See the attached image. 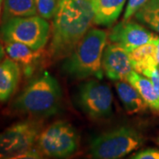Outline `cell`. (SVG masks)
Listing matches in <instances>:
<instances>
[{"mask_svg":"<svg viewBox=\"0 0 159 159\" xmlns=\"http://www.w3.org/2000/svg\"><path fill=\"white\" fill-rule=\"evenodd\" d=\"M116 89L120 101L128 114L140 113L148 108L138 90L127 80L117 81Z\"/></svg>","mask_w":159,"mask_h":159,"instance_id":"obj_15","label":"cell"},{"mask_svg":"<svg viewBox=\"0 0 159 159\" xmlns=\"http://www.w3.org/2000/svg\"><path fill=\"white\" fill-rule=\"evenodd\" d=\"M143 144L141 134L134 128L120 126L102 134L90 143L93 158L118 159L136 150Z\"/></svg>","mask_w":159,"mask_h":159,"instance_id":"obj_5","label":"cell"},{"mask_svg":"<svg viewBox=\"0 0 159 159\" xmlns=\"http://www.w3.org/2000/svg\"><path fill=\"white\" fill-rule=\"evenodd\" d=\"M112 99L111 88L97 80L86 81L78 92L80 108L92 119L110 117L112 113Z\"/></svg>","mask_w":159,"mask_h":159,"instance_id":"obj_8","label":"cell"},{"mask_svg":"<svg viewBox=\"0 0 159 159\" xmlns=\"http://www.w3.org/2000/svg\"><path fill=\"white\" fill-rule=\"evenodd\" d=\"M108 34L103 29H90L74 47L64 63L63 69L71 78L84 80L103 75L102 59Z\"/></svg>","mask_w":159,"mask_h":159,"instance_id":"obj_3","label":"cell"},{"mask_svg":"<svg viewBox=\"0 0 159 159\" xmlns=\"http://www.w3.org/2000/svg\"><path fill=\"white\" fill-rule=\"evenodd\" d=\"M93 22L91 0H59L53 17L51 57L59 59L69 56Z\"/></svg>","mask_w":159,"mask_h":159,"instance_id":"obj_1","label":"cell"},{"mask_svg":"<svg viewBox=\"0 0 159 159\" xmlns=\"http://www.w3.org/2000/svg\"><path fill=\"white\" fill-rule=\"evenodd\" d=\"M146 77H148V79H150V80L153 83L154 88L157 91V95L159 96V68L158 66L154 67L152 69H149L148 71H146L144 74H142Z\"/></svg>","mask_w":159,"mask_h":159,"instance_id":"obj_22","label":"cell"},{"mask_svg":"<svg viewBox=\"0 0 159 159\" xmlns=\"http://www.w3.org/2000/svg\"><path fill=\"white\" fill-rule=\"evenodd\" d=\"M148 0H128L123 20H129L134 15H135L137 11H139L142 6H144Z\"/></svg>","mask_w":159,"mask_h":159,"instance_id":"obj_20","label":"cell"},{"mask_svg":"<svg viewBox=\"0 0 159 159\" xmlns=\"http://www.w3.org/2000/svg\"><path fill=\"white\" fill-rule=\"evenodd\" d=\"M59 0H35L37 14L45 20L54 17L58 6Z\"/></svg>","mask_w":159,"mask_h":159,"instance_id":"obj_19","label":"cell"},{"mask_svg":"<svg viewBox=\"0 0 159 159\" xmlns=\"http://www.w3.org/2000/svg\"><path fill=\"white\" fill-rule=\"evenodd\" d=\"M131 158L134 159H159V149L148 148L134 154Z\"/></svg>","mask_w":159,"mask_h":159,"instance_id":"obj_21","label":"cell"},{"mask_svg":"<svg viewBox=\"0 0 159 159\" xmlns=\"http://www.w3.org/2000/svg\"><path fill=\"white\" fill-rule=\"evenodd\" d=\"M5 51L7 56L17 62L24 74L29 77L34 73L35 65L41 57V51H34L29 46L20 43H5Z\"/></svg>","mask_w":159,"mask_h":159,"instance_id":"obj_12","label":"cell"},{"mask_svg":"<svg viewBox=\"0 0 159 159\" xmlns=\"http://www.w3.org/2000/svg\"><path fill=\"white\" fill-rule=\"evenodd\" d=\"M79 135L73 125L66 121H57L41 131L37 148L52 158H66L79 148Z\"/></svg>","mask_w":159,"mask_h":159,"instance_id":"obj_6","label":"cell"},{"mask_svg":"<svg viewBox=\"0 0 159 159\" xmlns=\"http://www.w3.org/2000/svg\"><path fill=\"white\" fill-rule=\"evenodd\" d=\"M62 91L57 80L47 71L32 80L11 104V109L32 118H47L61 107Z\"/></svg>","mask_w":159,"mask_h":159,"instance_id":"obj_2","label":"cell"},{"mask_svg":"<svg viewBox=\"0 0 159 159\" xmlns=\"http://www.w3.org/2000/svg\"><path fill=\"white\" fill-rule=\"evenodd\" d=\"M102 71L111 80H126L134 71L129 52L117 43H111L105 47L102 59Z\"/></svg>","mask_w":159,"mask_h":159,"instance_id":"obj_10","label":"cell"},{"mask_svg":"<svg viewBox=\"0 0 159 159\" xmlns=\"http://www.w3.org/2000/svg\"><path fill=\"white\" fill-rule=\"evenodd\" d=\"M50 33V23L39 15L11 18L0 26V40L4 43H20L34 51L44 48Z\"/></svg>","mask_w":159,"mask_h":159,"instance_id":"obj_4","label":"cell"},{"mask_svg":"<svg viewBox=\"0 0 159 159\" xmlns=\"http://www.w3.org/2000/svg\"><path fill=\"white\" fill-rule=\"evenodd\" d=\"M126 0H91L94 11V23L110 27L121 13Z\"/></svg>","mask_w":159,"mask_h":159,"instance_id":"obj_13","label":"cell"},{"mask_svg":"<svg viewBox=\"0 0 159 159\" xmlns=\"http://www.w3.org/2000/svg\"><path fill=\"white\" fill-rule=\"evenodd\" d=\"M37 14L35 0H5L2 22L16 17H29Z\"/></svg>","mask_w":159,"mask_h":159,"instance_id":"obj_17","label":"cell"},{"mask_svg":"<svg viewBox=\"0 0 159 159\" xmlns=\"http://www.w3.org/2000/svg\"><path fill=\"white\" fill-rule=\"evenodd\" d=\"M159 37L136 48L129 53L134 71L143 74L146 71L159 66L157 62L156 51Z\"/></svg>","mask_w":159,"mask_h":159,"instance_id":"obj_14","label":"cell"},{"mask_svg":"<svg viewBox=\"0 0 159 159\" xmlns=\"http://www.w3.org/2000/svg\"><path fill=\"white\" fill-rule=\"evenodd\" d=\"M157 145L159 146V136H158V138H157Z\"/></svg>","mask_w":159,"mask_h":159,"instance_id":"obj_26","label":"cell"},{"mask_svg":"<svg viewBox=\"0 0 159 159\" xmlns=\"http://www.w3.org/2000/svg\"><path fill=\"white\" fill-rule=\"evenodd\" d=\"M135 18L159 34V0H148L135 13Z\"/></svg>","mask_w":159,"mask_h":159,"instance_id":"obj_18","label":"cell"},{"mask_svg":"<svg viewBox=\"0 0 159 159\" xmlns=\"http://www.w3.org/2000/svg\"><path fill=\"white\" fill-rule=\"evenodd\" d=\"M20 66L10 57L0 61V102H7L17 89L21 78Z\"/></svg>","mask_w":159,"mask_h":159,"instance_id":"obj_11","label":"cell"},{"mask_svg":"<svg viewBox=\"0 0 159 159\" xmlns=\"http://www.w3.org/2000/svg\"><path fill=\"white\" fill-rule=\"evenodd\" d=\"M5 0H0V20H2V12H3V6Z\"/></svg>","mask_w":159,"mask_h":159,"instance_id":"obj_25","label":"cell"},{"mask_svg":"<svg viewBox=\"0 0 159 159\" xmlns=\"http://www.w3.org/2000/svg\"><path fill=\"white\" fill-rule=\"evenodd\" d=\"M6 51H5V47H3V45L0 43V61L2 59L5 58V56H6Z\"/></svg>","mask_w":159,"mask_h":159,"instance_id":"obj_23","label":"cell"},{"mask_svg":"<svg viewBox=\"0 0 159 159\" xmlns=\"http://www.w3.org/2000/svg\"><path fill=\"white\" fill-rule=\"evenodd\" d=\"M42 123L37 120H22L0 133V159L14 158L18 154L37 142Z\"/></svg>","mask_w":159,"mask_h":159,"instance_id":"obj_7","label":"cell"},{"mask_svg":"<svg viewBox=\"0 0 159 159\" xmlns=\"http://www.w3.org/2000/svg\"><path fill=\"white\" fill-rule=\"evenodd\" d=\"M126 80L138 90L151 111L159 116V96L150 79L133 71L126 78Z\"/></svg>","mask_w":159,"mask_h":159,"instance_id":"obj_16","label":"cell"},{"mask_svg":"<svg viewBox=\"0 0 159 159\" xmlns=\"http://www.w3.org/2000/svg\"><path fill=\"white\" fill-rule=\"evenodd\" d=\"M109 40L122 46L130 53L136 48L148 43L159 36L134 21L123 20L114 26L108 34Z\"/></svg>","mask_w":159,"mask_h":159,"instance_id":"obj_9","label":"cell"},{"mask_svg":"<svg viewBox=\"0 0 159 159\" xmlns=\"http://www.w3.org/2000/svg\"><path fill=\"white\" fill-rule=\"evenodd\" d=\"M156 57H157V62L159 66V42L157 44V51H156Z\"/></svg>","mask_w":159,"mask_h":159,"instance_id":"obj_24","label":"cell"}]
</instances>
